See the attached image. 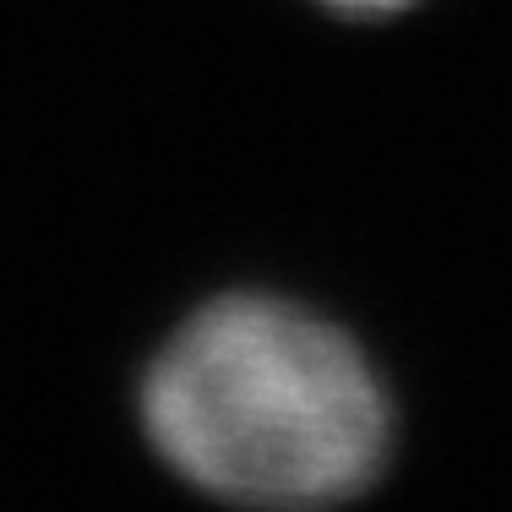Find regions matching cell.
<instances>
[{"mask_svg": "<svg viewBox=\"0 0 512 512\" xmlns=\"http://www.w3.org/2000/svg\"><path fill=\"white\" fill-rule=\"evenodd\" d=\"M148 447L240 507H338L382 480L393 398L344 327L278 295L197 306L137 387Z\"/></svg>", "mask_w": 512, "mask_h": 512, "instance_id": "cell-1", "label": "cell"}, {"mask_svg": "<svg viewBox=\"0 0 512 512\" xmlns=\"http://www.w3.org/2000/svg\"><path fill=\"white\" fill-rule=\"evenodd\" d=\"M322 6L344 11V17H387V11H404L414 0H322Z\"/></svg>", "mask_w": 512, "mask_h": 512, "instance_id": "cell-2", "label": "cell"}]
</instances>
